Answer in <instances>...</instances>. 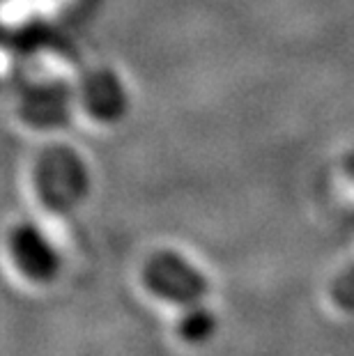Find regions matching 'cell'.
Returning <instances> with one entry per match:
<instances>
[{"label": "cell", "mask_w": 354, "mask_h": 356, "mask_svg": "<svg viewBox=\"0 0 354 356\" xmlns=\"http://www.w3.org/2000/svg\"><path fill=\"white\" fill-rule=\"evenodd\" d=\"M77 104L90 124L113 127L129 111V92L115 72L99 70L81 83Z\"/></svg>", "instance_id": "cell-1"}]
</instances>
